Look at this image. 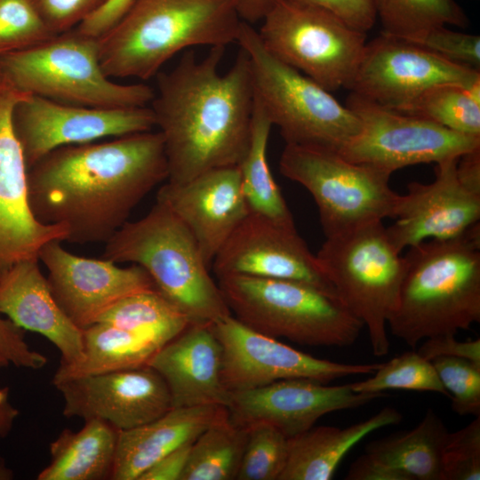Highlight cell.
Returning a JSON list of instances; mask_svg holds the SVG:
<instances>
[{"mask_svg":"<svg viewBox=\"0 0 480 480\" xmlns=\"http://www.w3.org/2000/svg\"><path fill=\"white\" fill-rule=\"evenodd\" d=\"M28 95L0 74V278L16 262L38 259L46 243L68 236L65 226L41 223L29 207L28 169L12 124L15 105Z\"/></svg>","mask_w":480,"mask_h":480,"instance_id":"cell-17","label":"cell"},{"mask_svg":"<svg viewBox=\"0 0 480 480\" xmlns=\"http://www.w3.org/2000/svg\"><path fill=\"white\" fill-rule=\"evenodd\" d=\"M258 31L264 46L283 62L329 92L350 84L366 44V33L332 12L279 1Z\"/></svg>","mask_w":480,"mask_h":480,"instance_id":"cell-11","label":"cell"},{"mask_svg":"<svg viewBox=\"0 0 480 480\" xmlns=\"http://www.w3.org/2000/svg\"><path fill=\"white\" fill-rule=\"evenodd\" d=\"M132 0H108L99 10L76 28L87 36L99 37L108 31L125 12Z\"/></svg>","mask_w":480,"mask_h":480,"instance_id":"cell-45","label":"cell"},{"mask_svg":"<svg viewBox=\"0 0 480 480\" xmlns=\"http://www.w3.org/2000/svg\"><path fill=\"white\" fill-rule=\"evenodd\" d=\"M457 158L438 162L430 183L410 182L400 195L393 219L386 228L396 248L402 252L427 240L457 237L480 220V194L459 179Z\"/></svg>","mask_w":480,"mask_h":480,"instance_id":"cell-21","label":"cell"},{"mask_svg":"<svg viewBox=\"0 0 480 480\" xmlns=\"http://www.w3.org/2000/svg\"><path fill=\"white\" fill-rule=\"evenodd\" d=\"M385 393H356L350 384L328 386L308 379L282 380L268 385L229 392V420L249 428L268 425L287 438L314 427L322 416L360 407Z\"/></svg>","mask_w":480,"mask_h":480,"instance_id":"cell-19","label":"cell"},{"mask_svg":"<svg viewBox=\"0 0 480 480\" xmlns=\"http://www.w3.org/2000/svg\"><path fill=\"white\" fill-rule=\"evenodd\" d=\"M228 418L222 404L173 407L150 422L118 430L110 479L138 480L164 455L193 443L205 429Z\"/></svg>","mask_w":480,"mask_h":480,"instance_id":"cell-25","label":"cell"},{"mask_svg":"<svg viewBox=\"0 0 480 480\" xmlns=\"http://www.w3.org/2000/svg\"><path fill=\"white\" fill-rule=\"evenodd\" d=\"M67 418L100 420L117 430L150 422L172 408L167 385L148 365L63 380L53 385Z\"/></svg>","mask_w":480,"mask_h":480,"instance_id":"cell-20","label":"cell"},{"mask_svg":"<svg viewBox=\"0 0 480 480\" xmlns=\"http://www.w3.org/2000/svg\"><path fill=\"white\" fill-rule=\"evenodd\" d=\"M236 44L247 55L254 100L285 144L339 151L360 130L356 116L329 91L280 60L243 20Z\"/></svg>","mask_w":480,"mask_h":480,"instance_id":"cell-8","label":"cell"},{"mask_svg":"<svg viewBox=\"0 0 480 480\" xmlns=\"http://www.w3.org/2000/svg\"><path fill=\"white\" fill-rule=\"evenodd\" d=\"M444 60L480 70V36L452 30L446 26L434 27L412 42Z\"/></svg>","mask_w":480,"mask_h":480,"instance_id":"cell-40","label":"cell"},{"mask_svg":"<svg viewBox=\"0 0 480 480\" xmlns=\"http://www.w3.org/2000/svg\"><path fill=\"white\" fill-rule=\"evenodd\" d=\"M117 436L116 428L100 420H84L78 431L62 430L50 444V462L37 479H110Z\"/></svg>","mask_w":480,"mask_h":480,"instance_id":"cell-27","label":"cell"},{"mask_svg":"<svg viewBox=\"0 0 480 480\" xmlns=\"http://www.w3.org/2000/svg\"><path fill=\"white\" fill-rule=\"evenodd\" d=\"M480 82V70L450 62L426 48L384 33L366 43L348 89L364 99L398 110L440 84Z\"/></svg>","mask_w":480,"mask_h":480,"instance_id":"cell-15","label":"cell"},{"mask_svg":"<svg viewBox=\"0 0 480 480\" xmlns=\"http://www.w3.org/2000/svg\"><path fill=\"white\" fill-rule=\"evenodd\" d=\"M211 268L217 278L245 275L296 280L336 297L316 254L310 252L295 226L251 212L216 254Z\"/></svg>","mask_w":480,"mask_h":480,"instance_id":"cell-18","label":"cell"},{"mask_svg":"<svg viewBox=\"0 0 480 480\" xmlns=\"http://www.w3.org/2000/svg\"><path fill=\"white\" fill-rule=\"evenodd\" d=\"M212 325L221 346V380L228 392L289 379L328 383L349 375L372 374L381 364L317 358L248 327L232 315Z\"/></svg>","mask_w":480,"mask_h":480,"instance_id":"cell-13","label":"cell"},{"mask_svg":"<svg viewBox=\"0 0 480 480\" xmlns=\"http://www.w3.org/2000/svg\"><path fill=\"white\" fill-rule=\"evenodd\" d=\"M212 324H191L162 346L148 365L165 381L173 407L227 405L222 349Z\"/></svg>","mask_w":480,"mask_h":480,"instance_id":"cell-23","label":"cell"},{"mask_svg":"<svg viewBox=\"0 0 480 480\" xmlns=\"http://www.w3.org/2000/svg\"><path fill=\"white\" fill-rule=\"evenodd\" d=\"M167 178L158 131L68 145L28 170V204L41 223L65 226L67 242L106 243Z\"/></svg>","mask_w":480,"mask_h":480,"instance_id":"cell-1","label":"cell"},{"mask_svg":"<svg viewBox=\"0 0 480 480\" xmlns=\"http://www.w3.org/2000/svg\"><path fill=\"white\" fill-rule=\"evenodd\" d=\"M401 420L400 412L387 406L367 420L343 428L312 427L290 437L286 462L278 480H330L345 455L361 439Z\"/></svg>","mask_w":480,"mask_h":480,"instance_id":"cell-26","label":"cell"},{"mask_svg":"<svg viewBox=\"0 0 480 480\" xmlns=\"http://www.w3.org/2000/svg\"><path fill=\"white\" fill-rule=\"evenodd\" d=\"M108 0H30L36 11L54 34L77 27Z\"/></svg>","mask_w":480,"mask_h":480,"instance_id":"cell-41","label":"cell"},{"mask_svg":"<svg viewBox=\"0 0 480 480\" xmlns=\"http://www.w3.org/2000/svg\"><path fill=\"white\" fill-rule=\"evenodd\" d=\"M19 413L11 401L8 388L0 387V439L11 432Z\"/></svg>","mask_w":480,"mask_h":480,"instance_id":"cell-50","label":"cell"},{"mask_svg":"<svg viewBox=\"0 0 480 480\" xmlns=\"http://www.w3.org/2000/svg\"><path fill=\"white\" fill-rule=\"evenodd\" d=\"M247 436L229 418L211 426L192 443L180 480L236 479Z\"/></svg>","mask_w":480,"mask_h":480,"instance_id":"cell-32","label":"cell"},{"mask_svg":"<svg viewBox=\"0 0 480 480\" xmlns=\"http://www.w3.org/2000/svg\"><path fill=\"white\" fill-rule=\"evenodd\" d=\"M156 201L167 205L196 241L206 265L250 213L238 166L204 172L186 182H166Z\"/></svg>","mask_w":480,"mask_h":480,"instance_id":"cell-22","label":"cell"},{"mask_svg":"<svg viewBox=\"0 0 480 480\" xmlns=\"http://www.w3.org/2000/svg\"><path fill=\"white\" fill-rule=\"evenodd\" d=\"M456 171L460 180L467 188L480 194V147L460 156Z\"/></svg>","mask_w":480,"mask_h":480,"instance_id":"cell-48","label":"cell"},{"mask_svg":"<svg viewBox=\"0 0 480 480\" xmlns=\"http://www.w3.org/2000/svg\"><path fill=\"white\" fill-rule=\"evenodd\" d=\"M53 36L30 0H0V57L41 44Z\"/></svg>","mask_w":480,"mask_h":480,"instance_id":"cell-37","label":"cell"},{"mask_svg":"<svg viewBox=\"0 0 480 480\" xmlns=\"http://www.w3.org/2000/svg\"><path fill=\"white\" fill-rule=\"evenodd\" d=\"M448 433L442 419L428 408L412 429L369 443L365 453L411 480H443V450Z\"/></svg>","mask_w":480,"mask_h":480,"instance_id":"cell-29","label":"cell"},{"mask_svg":"<svg viewBox=\"0 0 480 480\" xmlns=\"http://www.w3.org/2000/svg\"><path fill=\"white\" fill-rule=\"evenodd\" d=\"M396 111L435 122L453 132L480 137V82L434 85Z\"/></svg>","mask_w":480,"mask_h":480,"instance_id":"cell-33","label":"cell"},{"mask_svg":"<svg viewBox=\"0 0 480 480\" xmlns=\"http://www.w3.org/2000/svg\"><path fill=\"white\" fill-rule=\"evenodd\" d=\"M382 33L413 42L428 29L454 25L467 28L469 20L455 0H373Z\"/></svg>","mask_w":480,"mask_h":480,"instance_id":"cell-34","label":"cell"},{"mask_svg":"<svg viewBox=\"0 0 480 480\" xmlns=\"http://www.w3.org/2000/svg\"><path fill=\"white\" fill-rule=\"evenodd\" d=\"M98 322L143 335L161 347L192 324L158 289L124 297L112 306Z\"/></svg>","mask_w":480,"mask_h":480,"instance_id":"cell-31","label":"cell"},{"mask_svg":"<svg viewBox=\"0 0 480 480\" xmlns=\"http://www.w3.org/2000/svg\"><path fill=\"white\" fill-rule=\"evenodd\" d=\"M323 8L355 29L366 33L377 20L373 0H290Z\"/></svg>","mask_w":480,"mask_h":480,"instance_id":"cell-43","label":"cell"},{"mask_svg":"<svg viewBox=\"0 0 480 480\" xmlns=\"http://www.w3.org/2000/svg\"><path fill=\"white\" fill-rule=\"evenodd\" d=\"M38 261H18L0 278V313L23 331L47 339L61 356L60 364H75L83 356V330L57 303Z\"/></svg>","mask_w":480,"mask_h":480,"instance_id":"cell-24","label":"cell"},{"mask_svg":"<svg viewBox=\"0 0 480 480\" xmlns=\"http://www.w3.org/2000/svg\"><path fill=\"white\" fill-rule=\"evenodd\" d=\"M432 364L460 416H480V364L465 358L439 356Z\"/></svg>","mask_w":480,"mask_h":480,"instance_id":"cell-38","label":"cell"},{"mask_svg":"<svg viewBox=\"0 0 480 480\" xmlns=\"http://www.w3.org/2000/svg\"><path fill=\"white\" fill-rule=\"evenodd\" d=\"M281 0H237L241 19L249 23L262 20L266 14Z\"/></svg>","mask_w":480,"mask_h":480,"instance_id":"cell-49","label":"cell"},{"mask_svg":"<svg viewBox=\"0 0 480 480\" xmlns=\"http://www.w3.org/2000/svg\"><path fill=\"white\" fill-rule=\"evenodd\" d=\"M218 285L233 316L276 339L347 347L364 328L334 295L305 282L228 275L218 278Z\"/></svg>","mask_w":480,"mask_h":480,"instance_id":"cell-6","label":"cell"},{"mask_svg":"<svg viewBox=\"0 0 480 480\" xmlns=\"http://www.w3.org/2000/svg\"><path fill=\"white\" fill-rule=\"evenodd\" d=\"M105 244L102 259L143 268L192 324H213L232 315L194 236L164 204L156 201Z\"/></svg>","mask_w":480,"mask_h":480,"instance_id":"cell-5","label":"cell"},{"mask_svg":"<svg viewBox=\"0 0 480 480\" xmlns=\"http://www.w3.org/2000/svg\"><path fill=\"white\" fill-rule=\"evenodd\" d=\"M0 74L23 92L83 107H144L155 95V89L144 83L121 84L107 76L98 38L76 28L1 56Z\"/></svg>","mask_w":480,"mask_h":480,"instance_id":"cell-7","label":"cell"},{"mask_svg":"<svg viewBox=\"0 0 480 480\" xmlns=\"http://www.w3.org/2000/svg\"><path fill=\"white\" fill-rule=\"evenodd\" d=\"M237 480H278L286 462L288 438L265 424L249 428Z\"/></svg>","mask_w":480,"mask_h":480,"instance_id":"cell-36","label":"cell"},{"mask_svg":"<svg viewBox=\"0 0 480 480\" xmlns=\"http://www.w3.org/2000/svg\"><path fill=\"white\" fill-rule=\"evenodd\" d=\"M373 375L350 383L356 393H384L388 389L436 392L449 396L431 361L417 351L397 355L380 366Z\"/></svg>","mask_w":480,"mask_h":480,"instance_id":"cell-35","label":"cell"},{"mask_svg":"<svg viewBox=\"0 0 480 480\" xmlns=\"http://www.w3.org/2000/svg\"><path fill=\"white\" fill-rule=\"evenodd\" d=\"M192 443L186 444L164 455L148 468L138 480H180Z\"/></svg>","mask_w":480,"mask_h":480,"instance_id":"cell-47","label":"cell"},{"mask_svg":"<svg viewBox=\"0 0 480 480\" xmlns=\"http://www.w3.org/2000/svg\"><path fill=\"white\" fill-rule=\"evenodd\" d=\"M279 168L312 196L325 237L393 218L399 194L391 174L354 163L338 151L285 144Z\"/></svg>","mask_w":480,"mask_h":480,"instance_id":"cell-10","label":"cell"},{"mask_svg":"<svg viewBox=\"0 0 480 480\" xmlns=\"http://www.w3.org/2000/svg\"><path fill=\"white\" fill-rule=\"evenodd\" d=\"M12 124L28 170L60 147L151 131L156 127L149 106L92 108L33 94L17 102Z\"/></svg>","mask_w":480,"mask_h":480,"instance_id":"cell-14","label":"cell"},{"mask_svg":"<svg viewBox=\"0 0 480 480\" xmlns=\"http://www.w3.org/2000/svg\"><path fill=\"white\" fill-rule=\"evenodd\" d=\"M347 480H411L404 472L389 467L367 453L357 458L349 467Z\"/></svg>","mask_w":480,"mask_h":480,"instance_id":"cell-46","label":"cell"},{"mask_svg":"<svg viewBox=\"0 0 480 480\" xmlns=\"http://www.w3.org/2000/svg\"><path fill=\"white\" fill-rule=\"evenodd\" d=\"M417 352L429 361L439 356H454L480 364L479 339L459 341L453 334L437 335L425 339Z\"/></svg>","mask_w":480,"mask_h":480,"instance_id":"cell-44","label":"cell"},{"mask_svg":"<svg viewBox=\"0 0 480 480\" xmlns=\"http://www.w3.org/2000/svg\"><path fill=\"white\" fill-rule=\"evenodd\" d=\"M345 105L358 118L360 130L338 152L349 161L389 174L409 165L457 158L480 147V137L453 132L353 92Z\"/></svg>","mask_w":480,"mask_h":480,"instance_id":"cell-12","label":"cell"},{"mask_svg":"<svg viewBox=\"0 0 480 480\" xmlns=\"http://www.w3.org/2000/svg\"><path fill=\"white\" fill-rule=\"evenodd\" d=\"M272 126L254 100L249 146L237 165L242 188L251 212L287 226H295L292 212L273 178L267 158Z\"/></svg>","mask_w":480,"mask_h":480,"instance_id":"cell-30","label":"cell"},{"mask_svg":"<svg viewBox=\"0 0 480 480\" xmlns=\"http://www.w3.org/2000/svg\"><path fill=\"white\" fill-rule=\"evenodd\" d=\"M480 479V416L448 433L443 450V480Z\"/></svg>","mask_w":480,"mask_h":480,"instance_id":"cell-39","label":"cell"},{"mask_svg":"<svg viewBox=\"0 0 480 480\" xmlns=\"http://www.w3.org/2000/svg\"><path fill=\"white\" fill-rule=\"evenodd\" d=\"M12 470L6 467L4 462L0 460V480H9L12 478Z\"/></svg>","mask_w":480,"mask_h":480,"instance_id":"cell-51","label":"cell"},{"mask_svg":"<svg viewBox=\"0 0 480 480\" xmlns=\"http://www.w3.org/2000/svg\"><path fill=\"white\" fill-rule=\"evenodd\" d=\"M225 48L212 47L203 59L187 52L174 68L156 75L149 107L164 140L168 182L237 166L248 148L254 109L250 63L240 49L221 73Z\"/></svg>","mask_w":480,"mask_h":480,"instance_id":"cell-2","label":"cell"},{"mask_svg":"<svg viewBox=\"0 0 480 480\" xmlns=\"http://www.w3.org/2000/svg\"><path fill=\"white\" fill-rule=\"evenodd\" d=\"M242 22L237 0H132L97 37L100 62L111 79L145 81L188 48L236 44Z\"/></svg>","mask_w":480,"mask_h":480,"instance_id":"cell-3","label":"cell"},{"mask_svg":"<svg viewBox=\"0 0 480 480\" xmlns=\"http://www.w3.org/2000/svg\"><path fill=\"white\" fill-rule=\"evenodd\" d=\"M38 260L48 270L47 283L57 303L82 330L97 323L124 297L157 289L140 266L121 268L102 258L78 256L66 250L60 240L46 243Z\"/></svg>","mask_w":480,"mask_h":480,"instance_id":"cell-16","label":"cell"},{"mask_svg":"<svg viewBox=\"0 0 480 480\" xmlns=\"http://www.w3.org/2000/svg\"><path fill=\"white\" fill-rule=\"evenodd\" d=\"M340 302L366 328L376 356L389 351L388 320L406 269L382 221L325 237L316 254Z\"/></svg>","mask_w":480,"mask_h":480,"instance_id":"cell-9","label":"cell"},{"mask_svg":"<svg viewBox=\"0 0 480 480\" xmlns=\"http://www.w3.org/2000/svg\"><path fill=\"white\" fill-rule=\"evenodd\" d=\"M47 358L28 344L24 331L0 313V370L13 366L40 370Z\"/></svg>","mask_w":480,"mask_h":480,"instance_id":"cell-42","label":"cell"},{"mask_svg":"<svg viewBox=\"0 0 480 480\" xmlns=\"http://www.w3.org/2000/svg\"><path fill=\"white\" fill-rule=\"evenodd\" d=\"M391 333L412 348L425 339L480 322V226L409 248Z\"/></svg>","mask_w":480,"mask_h":480,"instance_id":"cell-4","label":"cell"},{"mask_svg":"<svg viewBox=\"0 0 480 480\" xmlns=\"http://www.w3.org/2000/svg\"><path fill=\"white\" fill-rule=\"evenodd\" d=\"M82 358L71 364H60L52 384L79 377L96 375L148 365L161 348L143 335L110 324L97 322L83 329Z\"/></svg>","mask_w":480,"mask_h":480,"instance_id":"cell-28","label":"cell"}]
</instances>
